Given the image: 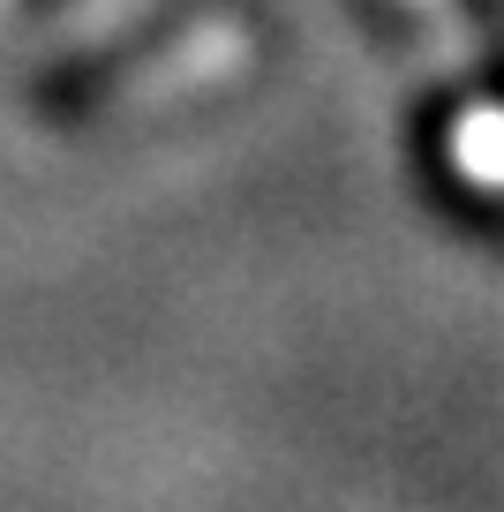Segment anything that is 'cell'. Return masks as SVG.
Masks as SVG:
<instances>
[{"instance_id":"obj_1","label":"cell","mask_w":504,"mask_h":512,"mask_svg":"<svg viewBox=\"0 0 504 512\" xmlns=\"http://www.w3.org/2000/svg\"><path fill=\"white\" fill-rule=\"evenodd\" d=\"M444 159L467 189L504 196V98H467L452 113V136H444Z\"/></svg>"},{"instance_id":"obj_2","label":"cell","mask_w":504,"mask_h":512,"mask_svg":"<svg viewBox=\"0 0 504 512\" xmlns=\"http://www.w3.org/2000/svg\"><path fill=\"white\" fill-rule=\"evenodd\" d=\"M399 8H407L452 61H467V8H459V0H399Z\"/></svg>"}]
</instances>
